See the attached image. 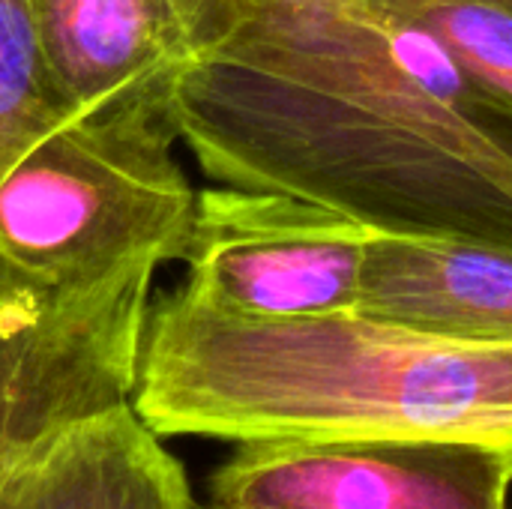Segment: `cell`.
Instances as JSON below:
<instances>
[{
	"label": "cell",
	"instance_id": "obj_1",
	"mask_svg": "<svg viewBox=\"0 0 512 509\" xmlns=\"http://www.w3.org/2000/svg\"><path fill=\"white\" fill-rule=\"evenodd\" d=\"M174 120L219 186L512 246V123L393 0L261 3L183 72Z\"/></svg>",
	"mask_w": 512,
	"mask_h": 509
},
{
	"label": "cell",
	"instance_id": "obj_2",
	"mask_svg": "<svg viewBox=\"0 0 512 509\" xmlns=\"http://www.w3.org/2000/svg\"><path fill=\"white\" fill-rule=\"evenodd\" d=\"M132 408L159 438H429L512 453V342L360 309L240 318L177 288L147 312Z\"/></svg>",
	"mask_w": 512,
	"mask_h": 509
},
{
	"label": "cell",
	"instance_id": "obj_3",
	"mask_svg": "<svg viewBox=\"0 0 512 509\" xmlns=\"http://www.w3.org/2000/svg\"><path fill=\"white\" fill-rule=\"evenodd\" d=\"M174 93H135L45 132L0 177V261L93 285L183 261L198 192L177 162Z\"/></svg>",
	"mask_w": 512,
	"mask_h": 509
},
{
	"label": "cell",
	"instance_id": "obj_4",
	"mask_svg": "<svg viewBox=\"0 0 512 509\" xmlns=\"http://www.w3.org/2000/svg\"><path fill=\"white\" fill-rule=\"evenodd\" d=\"M153 273L51 285L0 261V471L132 402Z\"/></svg>",
	"mask_w": 512,
	"mask_h": 509
},
{
	"label": "cell",
	"instance_id": "obj_5",
	"mask_svg": "<svg viewBox=\"0 0 512 509\" xmlns=\"http://www.w3.org/2000/svg\"><path fill=\"white\" fill-rule=\"evenodd\" d=\"M375 228L279 192H198L180 291L240 318H303L357 309Z\"/></svg>",
	"mask_w": 512,
	"mask_h": 509
},
{
	"label": "cell",
	"instance_id": "obj_6",
	"mask_svg": "<svg viewBox=\"0 0 512 509\" xmlns=\"http://www.w3.org/2000/svg\"><path fill=\"white\" fill-rule=\"evenodd\" d=\"M512 453L429 438L243 441L207 501L240 509H510Z\"/></svg>",
	"mask_w": 512,
	"mask_h": 509
},
{
	"label": "cell",
	"instance_id": "obj_7",
	"mask_svg": "<svg viewBox=\"0 0 512 509\" xmlns=\"http://www.w3.org/2000/svg\"><path fill=\"white\" fill-rule=\"evenodd\" d=\"M357 309L453 339L512 342V246L375 228Z\"/></svg>",
	"mask_w": 512,
	"mask_h": 509
},
{
	"label": "cell",
	"instance_id": "obj_8",
	"mask_svg": "<svg viewBox=\"0 0 512 509\" xmlns=\"http://www.w3.org/2000/svg\"><path fill=\"white\" fill-rule=\"evenodd\" d=\"M0 509H198V498L183 465L129 402L3 468Z\"/></svg>",
	"mask_w": 512,
	"mask_h": 509
},
{
	"label": "cell",
	"instance_id": "obj_9",
	"mask_svg": "<svg viewBox=\"0 0 512 509\" xmlns=\"http://www.w3.org/2000/svg\"><path fill=\"white\" fill-rule=\"evenodd\" d=\"M36 24L69 117L135 93H174L195 63L171 0H36Z\"/></svg>",
	"mask_w": 512,
	"mask_h": 509
},
{
	"label": "cell",
	"instance_id": "obj_10",
	"mask_svg": "<svg viewBox=\"0 0 512 509\" xmlns=\"http://www.w3.org/2000/svg\"><path fill=\"white\" fill-rule=\"evenodd\" d=\"M69 120L39 42L36 0H0V177Z\"/></svg>",
	"mask_w": 512,
	"mask_h": 509
},
{
	"label": "cell",
	"instance_id": "obj_11",
	"mask_svg": "<svg viewBox=\"0 0 512 509\" xmlns=\"http://www.w3.org/2000/svg\"><path fill=\"white\" fill-rule=\"evenodd\" d=\"M426 21L512 123V3L507 0H393Z\"/></svg>",
	"mask_w": 512,
	"mask_h": 509
},
{
	"label": "cell",
	"instance_id": "obj_12",
	"mask_svg": "<svg viewBox=\"0 0 512 509\" xmlns=\"http://www.w3.org/2000/svg\"><path fill=\"white\" fill-rule=\"evenodd\" d=\"M261 3L267 0H171L195 57H201L216 42H222ZM357 3H375V0H357Z\"/></svg>",
	"mask_w": 512,
	"mask_h": 509
},
{
	"label": "cell",
	"instance_id": "obj_13",
	"mask_svg": "<svg viewBox=\"0 0 512 509\" xmlns=\"http://www.w3.org/2000/svg\"><path fill=\"white\" fill-rule=\"evenodd\" d=\"M198 509H240V507H225V504H216V501H198Z\"/></svg>",
	"mask_w": 512,
	"mask_h": 509
}]
</instances>
